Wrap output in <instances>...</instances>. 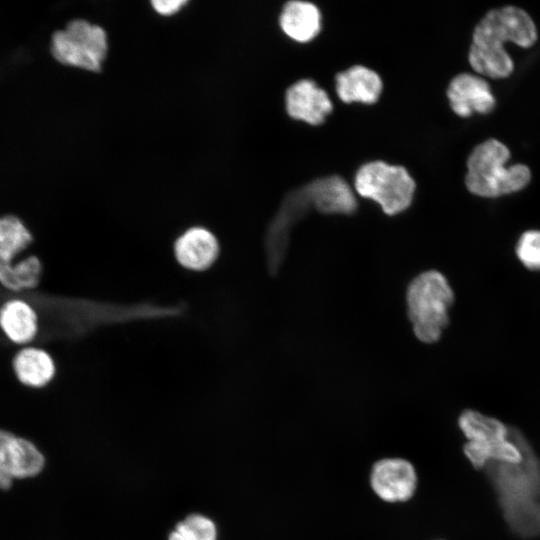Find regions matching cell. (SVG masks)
I'll return each instance as SVG.
<instances>
[{"label":"cell","instance_id":"cell-14","mask_svg":"<svg viewBox=\"0 0 540 540\" xmlns=\"http://www.w3.org/2000/svg\"><path fill=\"white\" fill-rule=\"evenodd\" d=\"M337 96L344 103H375L382 92V79L377 72L364 66L353 65L335 76Z\"/></svg>","mask_w":540,"mask_h":540},{"label":"cell","instance_id":"cell-19","mask_svg":"<svg viewBox=\"0 0 540 540\" xmlns=\"http://www.w3.org/2000/svg\"><path fill=\"white\" fill-rule=\"evenodd\" d=\"M33 241L30 231L14 215L0 217V269L15 264L16 256Z\"/></svg>","mask_w":540,"mask_h":540},{"label":"cell","instance_id":"cell-11","mask_svg":"<svg viewBox=\"0 0 540 540\" xmlns=\"http://www.w3.org/2000/svg\"><path fill=\"white\" fill-rule=\"evenodd\" d=\"M219 243L208 229L194 226L183 232L174 244L178 263L191 271L210 268L219 256Z\"/></svg>","mask_w":540,"mask_h":540},{"label":"cell","instance_id":"cell-20","mask_svg":"<svg viewBox=\"0 0 540 540\" xmlns=\"http://www.w3.org/2000/svg\"><path fill=\"white\" fill-rule=\"evenodd\" d=\"M42 264L36 256H29L10 267L0 269V284L12 291L31 289L38 285Z\"/></svg>","mask_w":540,"mask_h":540},{"label":"cell","instance_id":"cell-5","mask_svg":"<svg viewBox=\"0 0 540 540\" xmlns=\"http://www.w3.org/2000/svg\"><path fill=\"white\" fill-rule=\"evenodd\" d=\"M354 187L361 197L373 200L392 216L412 204L416 183L403 166L375 160L357 170Z\"/></svg>","mask_w":540,"mask_h":540},{"label":"cell","instance_id":"cell-22","mask_svg":"<svg viewBox=\"0 0 540 540\" xmlns=\"http://www.w3.org/2000/svg\"><path fill=\"white\" fill-rule=\"evenodd\" d=\"M519 261L529 270H540V230H528L521 234L516 244Z\"/></svg>","mask_w":540,"mask_h":540},{"label":"cell","instance_id":"cell-2","mask_svg":"<svg viewBox=\"0 0 540 540\" xmlns=\"http://www.w3.org/2000/svg\"><path fill=\"white\" fill-rule=\"evenodd\" d=\"M511 436L522 451V461L490 463L487 474L510 528L518 536L530 538L540 506V461L519 431L511 429Z\"/></svg>","mask_w":540,"mask_h":540},{"label":"cell","instance_id":"cell-13","mask_svg":"<svg viewBox=\"0 0 540 540\" xmlns=\"http://www.w3.org/2000/svg\"><path fill=\"white\" fill-rule=\"evenodd\" d=\"M44 457L29 440L0 429V469L14 478L36 476L44 467Z\"/></svg>","mask_w":540,"mask_h":540},{"label":"cell","instance_id":"cell-1","mask_svg":"<svg viewBox=\"0 0 540 540\" xmlns=\"http://www.w3.org/2000/svg\"><path fill=\"white\" fill-rule=\"evenodd\" d=\"M538 39L536 25L522 8L504 6L488 11L476 24L468 60L472 69L484 76L501 79L510 76L514 62L504 44L532 47Z\"/></svg>","mask_w":540,"mask_h":540},{"label":"cell","instance_id":"cell-12","mask_svg":"<svg viewBox=\"0 0 540 540\" xmlns=\"http://www.w3.org/2000/svg\"><path fill=\"white\" fill-rule=\"evenodd\" d=\"M313 208L322 214H352L357 200L350 185L338 175L324 176L304 184Z\"/></svg>","mask_w":540,"mask_h":540},{"label":"cell","instance_id":"cell-24","mask_svg":"<svg viewBox=\"0 0 540 540\" xmlns=\"http://www.w3.org/2000/svg\"><path fill=\"white\" fill-rule=\"evenodd\" d=\"M13 479L14 477L10 473L0 469V489H9L12 485Z\"/></svg>","mask_w":540,"mask_h":540},{"label":"cell","instance_id":"cell-23","mask_svg":"<svg viewBox=\"0 0 540 540\" xmlns=\"http://www.w3.org/2000/svg\"><path fill=\"white\" fill-rule=\"evenodd\" d=\"M153 10L162 16H172L188 4L187 0H153L150 2Z\"/></svg>","mask_w":540,"mask_h":540},{"label":"cell","instance_id":"cell-10","mask_svg":"<svg viewBox=\"0 0 540 540\" xmlns=\"http://www.w3.org/2000/svg\"><path fill=\"white\" fill-rule=\"evenodd\" d=\"M288 115L310 125L324 122L333 109L328 93L312 79H301L285 92Z\"/></svg>","mask_w":540,"mask_h":540},{"label":"cell","instance_id":"cell-6","mask_svg":"<svg viewBox=\"0 0 540 540\" xmlns=\"http://www.w3.org/2000/svg\"><path fill=\"white\" fill-rule=\"evenodd\" d=\"M108 47V36L102 26L76 18L52 34L50 50L54 59L63 65L99 72Z\"/></svg>","mask_w":540,"mask_h":540},{"label":"cell","instance_id":"cell-17","mask_svg":"<svg viewBox=\"0 0 540 540\" xmlns=\"http://www.w3.org/2000/svg\"><path fill=\"white\" fill-rule=\"evenodd\" d=\"M13 370L18 380L29 387L40 388L54 377L55 363L45 350L36 347L21 349L13 358Z\"/></svg>","mask_w":540,"mask_h":540},{"label":"cell","instance_id":"cell-4","mask_svg":"<svg viewBox=\"0 0 540 540\" xmlns=\"http://www.w3.org/2000/svg\"><path fill=\"white\" fill-rule=\"evenodd\" d=\"M453 290L446 277L436 270L416 276L406 291L407 313L415 336L424 343L436 342L449 323Z\"/></svg>","mask_w":540,"mask_h":540},{"label":"cell","instance_id":"cell-18","mask_svg":"<svg viewBox=\"0 0 540 540\" xmlns=\"http://www.w3.org/2000/svg\"><path fill=\"white\" fill-rule=\"evenodd\" d=\"M458 426L467 441L492 444L510 438L511 430L500 420L475 410H465L458 418Z\"/></svg>","mask_w":540,"mask_h":540},{"label":"cell","instance_id":"cell-9","mask_svg":"<svg viewBox=\"0 0 540 540\" xmlns=\"http://www.w3.org/2000/svg\"><path fill=\"white\" fill-rule=\"evenodd\" d=\"M446 95L452 111L463 118L472 114H488L496 106L491 87L482 77L460 73L448 84Z\"/></svg>","mask_w":540,"mask_h":540},{"label":"cell","instance_id":"cell-15","mask_svg":"<svg viewBox=\"0 0 540 540\" xmlns=\"http://www.w3.org/2000/svg\"><path fill=\"white\" fill-rule=\"evenodd\" d=\"M279 26L292 40L300 43L309 42L321 30L320 10L308 1H288L279 14Z\"/></svg>","mask_w":540,"mask_h":540},{"label":"cell","instance_id":"cell-21","mask_svg":"<svg viewBox=\"0 0 540 540\" xmlns=\"http://www.w3.org/2000/svg\"><path fill=\"white\" fill-rule=\"evenodd\" d=\"M214 523L198 514H192L177 524L169 540H216Z\"/></svg>","mask_w":540,"mask_h":540},{"label":"cell","instance_id":"cell-7","mask_svg":"<svg viewBox=\"0 0 540 540\" xmlns=\"http://www.w3.org/2000/svg\"><path fill=\"white\" fill-rule=\"evenodd\" d=\"M312 208V201L304 185L285 195L267 233L266 244L271 272H277L285 259L292 227L307 216Z\"/></svg>","mask_w":540,"mask_h":540},{"label":"cell","instance_id":"cell-8","mask_svg":"<svg viewBox=\"0 0 540 540\" xmlns=\"http://www.w3.org/2000/svg\"><path fill=\"white\" fill-rule=\"evenodd\" d=\"M369 482L376 496L394 504L406 502L413 497L418 477L410 461L401 457H389L373 464Z\"/></svg>","mask_w":540,"mask_h":540},{"label":"cell","instance_id":"cell-3","mask_svg":"<svg viewBox=\"0 0 540 540\" xmlns=\"http://www.w3.org/2000/svg\"><path fill=\"white\" fill-rule=\"evenodd\" d=\"M510 156L508 147L497 139L477 145L467 159L465 185L469 192L496 198L524 189L531 180V171L521 163L506 167Z\"/></svg>","mask_w":540,"mask_h":540},{"label":"cell","instance_id":"cell-16","mask_svg":"<svg viewBox=\"0 0 540 540\" xmlns=\"http://www.w3.org/2000/svg\"><path fill=\"white\" fill-rule=\"evenodd\" d=\"M0 328L13 343L27 344L37 334V314L24 300H8L0 307Z\"/></svg>","mask_w":540,"mask_h":540}]
</instances>
